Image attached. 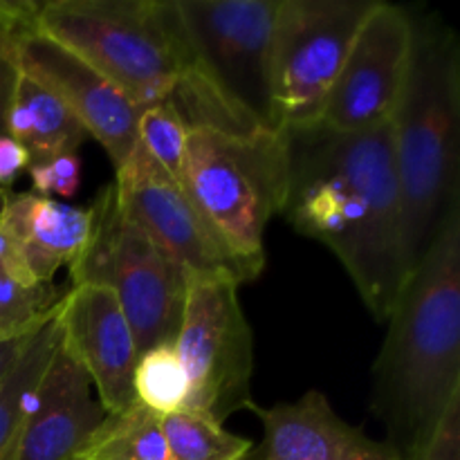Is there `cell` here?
Segmentation results:
<instances>
[{"mask_svg": "<svg viewBox=\"0 0 460 460\" xmlns=\"http://www.w3.org/2000/svg\"><path fill=\"white\" fill-rule=\"evenodd\" d=\"M283 135L281 216L340 259L373 319L386 322L411 274L391 121L353 133L313 124Z\"/></svg>", "mask_w": 460, "mask_h": 460, "instance_id": "6da1fadb", "label": "cell"}, {"mask_svg": "<svg viewBox=\"0 0 460 460\" xmlns=\"http://www.w3.org/2000/svg\"><path fill=\"white\" fill-rule=\"evenodd\" d=\"M373 364L371 413L402 458L418 452L460 395V205L404 281Z\"/></svg>", "mask_w": 460, "mask_h": 460, "instance_id": "7a4b0ae2", "label": "cell"}, {"mask_svg": "<svg viewBox=\"0 0 460 460\" xmlns=\"http://www.w3.org/2000/svg\"><path fill=\"white\" fill-rule=\"evenodd\" d=\"M411 18V57L391 115L409 270L422 259L449 211L460 205L458 39L440 18Z\"/></svg>", "mask_w": 460, "mask_h": 460, "instance_id": "3957f363", "label": "cell"}, {"mask_svg": "<svg viewBox=\"0 0 460 460\" xmlns=\"http://www.w3.org/2000/svg\"><path fill=\"white\" fill-rule=\"evenodd\" d=\"M36 30L61 43L137 108L169 102L196 70L175 0H52Z\"/></svg>", "mask_w": 460, "mask_h": 460, "instance_id": "277c9868", "label": "cell"}, {"mask_svg": "<svg viewBox=\"0 0 460 460\" xmlns=\"http://www.w3.org/2000/svg\"><path fill=\"white\" fill-rule=\"evenodd\" d=\"M178 182L229 250L263 272L265 227L281 216L288 193L283 130L191 128Z\"/></svg>", "mask_w": 460, "mask_h": 460, "instance_id": "5b68a950", "label": "cell"}, {"mask_svg": "<svg viewBox=\"0 0 460 460\" xmlns=\"http://www.w3.org/2000/svg\"><path fill=\"white\" fill-rule=\"evenodd\" d=\"M90 238L70 268L72 288L94 283L117 296L137 353L173 344L184 314L189 274L182 265L117 205L106 184L90 205Z\"/></svg>", "mask_w": 460, "mask_h": 460, "instance_id": "8992f818", "label": "cell"}, {"mask_svg": "<svg viewBox=\"0 0 460 460\" xmlns=\"http://www.w3.org/2000/svg\"><path fill=\"white\" fill-rule=\"evenodd\" d=\"M376 0H281L272 31L277 130L319 124L358 30Z\"/></svg>", "mask_w": 460, "mask_h": 460, "instance_id": "52a82bcc", "label": "cell"}, {"mask_svg": "<svg viewBox=\"0 0 460 460\" xmlns=\"http://www.w3.org/2000/svg\"><path fill=\"white\" fill-rule=\"evenodd\" d=\"M173 346L187 373V411L225 425L232 413L250 409L254 337L241 308L238 283L189 279Z\"/></svg>", "mask_w": 460, "mask_h": 460, "instance_id": "ba28073f", "label": "cell"}, {"mask_svg": "<svg viewBox=\"0 0 460 460\" xmlns=\"http://www.w3.org/2000/svg\"><path fill=\"white\" fill-rule=\"evenodd\" d=\"M281 0H175L200 70L259 126L272 111V31Z\"/></svg>", "mask_w": 460, "mask_h": 460, "instance_id": "9c48e42d", "label": "cell"}, {"mask_svg": "<svg viewBox=\"0 0 460 460\" xmlns=\"http://www.w3.org/2000/svg\"><path fill=\"white\" fill-rule=\"evenodd\" d=\"M112 189L121 211L146 229L182 265L189 279H225L243 286L261 277L229 250L182 184L142 144L115 171Z\"/></svg>", "mask_w": 460, "mask_h": 460, "instance_id": "30bf717a", "label": "cell"}, {"mask_svg": "<svg viewBox=\"0 0 460 460\" xmlns=\"http://www.w3.org/2000/svg\"><path fill=\"white\" fill-rule=\"evenodd\" d=\"M411 39V12L376 0L350 45L319 124L353 133L391 121L407 76Z\"/></svg>", "mask_w": 460, "mask_h": 460, "instance_id": "8fae6325", "label": "cell"}, {"mask_svg": "<svg viewBox=\"0 0 460 460\" xmlns=\"http://www.w3.org/2000/svg\"><path fill=\"white\" fill-rule=\"evenodd\" d=\"M18 70L54 94L97 139L115 171L139 144L135 106L117 85L61 43L30 27L18 40Z\"/></svg>", "mask_w": 460, "mask_h": 460, "instance_id": "7c38bea8", "label": "cell"}, {"mask_svg": "<svg viewBox=\"0 0 460 460\" xmlns=\"http://www.w3.org/2000/svg\"><path fill=\"white\" fill-rule=\"evenodd\" d=\"M58 323L63 344L88 373L106 413L128 409L139 353L117 296L94 283L75 286L58 301Z\"/></svg>", "mask_w": 460, "mask_h": 460, "instance_id": "4fadbf2b", "label": "cell"}, {"mask_svg": "<svg viewBox=\"0 0 460 460\" xmlns=\"http://www.w3.org/2000/svg\"><path fill=\"white\" fill-rule=\"evenodd\" d=\"M103 418L88 373L61 340L3 460H76Z\"/></svg>", "mask_w": 460, "mask_h": 460, "instance_id": "5bb4252c", "label": "cell"}, {"mask_svg": "<svg viewBox=\"0 0 460 460\" xmlns=\"http://www.w3.org/2000/svg\"><path fill=\"white\" fill-rule=\"evenodd\" d=\"M250 411L263 425V440L243 460H402L386 440L349 425L322 391L265 409L252 402Z\"/></svg>", "mask_w": 460, "mask_h": 460, "instance_id": "9a60e30c", "label": "cell"}, {"mask_svg": "<svg viewBox=\"0 0 460 460\" xmlns=\"http://www.w3.org/2000/svg\"><path fill=\"white\" fill-rule=\"evenodd\" d=\"M0 225L36 286L52 288L54 274L79 256L93 229L90 207H72L34 191L0 189Z\"/></svg>", "mask_w": 460, "mask_h": 460, "instance_id": "2e32d148", "label": "cell"}, {"mask_svg": "<svg viewBox=\"0 0 460 460\" xmlns=\"http://www.w3.org/2000/svg\"><path fill=\"white\" fill-rule=\"evenodd\" d=\"M4 135L30 151L34 162H49L76 153L88 133L49 90L18 72L12 103L4 117Z\"/></svg>", "mask_w": 460, "mask_h": 460, "instance_id": "e0dca14e", "label": "cell"}, {"mask_svg": "<svg viewBox=\"0 0 460 460\" xmlns=\"http://www.w3.org/2000/svg\"><path fill=\"white\" fill-rule=\"evenodd\" d=\"M61 301V299H58ZM58 301L49 310L34 335L30 337L22 353L18 355L16 364L0 385V460L12 445L13 434L21 425L25 409L30 404L31 391L36 389L43 377L58 341H61V323H58Z\"/></svg>", "mask_w": 460, "mask_h": 460, "instance_id": "ac0fdd59", "label": "cell"}, {"mask_svg": "<svg viewBox=\"0 0 460 460\" xmlns=\"http://www.w3.org/2000/svg\"><path fill=\"white\" fill-rule=\"evenodd\" d=\"M76 460H171L162 418L135 400L119 413H106Z\"/></svg>", "mask_w": 460, "mask_h": 460, "instance_id": "d6986e66", "label": "cell"}, {"mask_svg": "<svg viewBox=\"0 0 460 460\" xmlns=\"http://www.w3.org/2000/svg\"><path fill=\"white\" fill-rule=\"evenodd\" d=\"M162 429L171 460H243L254 447L252 440L187 409L162 418Z\"/></svg>", "mask_w": 460, "mask_h": 460, "instance_id": "ffe728a7", "label": "cell"}, {"mask_svg": "<svg viewBox=\"0 0 460 460\" xmlns=\"http://www.w3.org/2000/svg\"><path fill=\"white\" fill-rule=\"evenodd\" d=\"M187 373L173 344L144 350L135 364L133 394L142 407L164 418L184 409L187 402Z\"/></svg>", "mask_w": 460, "mask_h": 460, "instance_id": "44dd1931", "label": "cell"}, {"mask_svg": "<svg viewBox=\"0 0 460 460\" xmlns=\"http://www.w3.org/2000/svg\"><path fill=\"white\" fill-rule=\"evenodd\" d=\"M189 128L171 103H155L139 111L137 139L144 151L166 171L180 178Z\"/></svg>", "mask_w": 460, "mask_h": 460, "instance_id": "7402d4cb", "label": "cell"}, {"mask_svg": "<svg viewBox=\"0 0 460 460\" xmlns=\"http://www.w3.org/2000/svg\"><path fill=\"white\" fill-rule=\"evenodd\" d=\"M61 296L52 288H27L0 272V337L34 331Z\"/></svg>", "mask_w": 460, "mask_h": 460, "instance_id": "603a6c76", "label": "cell"}, {"mask_svg": "<svg viewBox=\"0 0 460 460\" xmlns=\"http://www.w3.org/2000/svg\"><path fill=\"white\" fill-rule=\"evenodd\" d=\"M36 3L0 0V135H4V117L12 103L18 79V40L36 25Z\"/></svg>", "mask_w": 460, "mask_h": 460, "instance_id": "cb8c5ba5", "label": "cell"}, {"mask_svg": "<svg viewBox=\"0 0 460 460\" xmlns=\"http://www.w3.org/2000/svg\"><path fill=\"white\" fill-rule=\"evenodd\" d=\"M402 460H460V395L449 402L431 438Z\"/></svg>", "mask_w": 460, "mask_h": 460, "instance_id": "d4e9b609", "label": "cell"}, {"mask_svg": "<svg viewBox=\"0 0 460 460\" xmlns=\"http://www.w3.org/2000/svg\"><path fill=\"white\" fill-rule=\"evenodd\" d=\"M49 169H52L54 189L52 196L63 198H75L81 187V160L76 153H63V155L49 160Z\"/></svg>", "mask_w": 460, "mask_h": 460, "instance_id": "484cf974", "label": "cell"}, {"mask_svg": "<svg viewBox=\"0 0 460 460\" xmlns=\"http://www.w3.org/2000/svg\"><path fill=\"white\" fill-rule=\"evenodd\" d=\"M31 157L22 144L16 139L0 135V189H9L16 182L18 175L30 169Z\"/></svg>", "mask_w": 460, "mask_h": 460, "instance_id": "4316f807", "label": "cell"}, {"mask_svg": "<svg viewBox=\"0 0 460 460\" xmlns=\"http://www.w3.org/2000/svg\"><path fill=\"white\" fill-rule=\"evenodd\" d=\"M0 272L9 274V277L16 279L18 283H22V286L27 288H43V286H36V283L31 281L25 265H22L21 256H18L16 247H13V243L9 241L7 234H4L3 225H0Z\"/></svg>", "mask_w": 460, "mask_h": 460, "instance_id": "83f0119b", "label": "cell"}, {"mask_svg": "<svg viewBox=\"0 0 460 460\" xmlns=\"http://www.w3.org/2000/svg\"><path fill=\"white\" fill-rule=\"evenodd\" d=\"M40 323H43V322H40ZM40 323H39V326H40ZM39 326H36V328H39ZM36 328H34V331H36ZM34 331L25 332V335H18V337H0V385H3V380L7 377V373L13 368L18 355L22 353V349L27 346L30 337L34 335Z\"/></svg>", "mask_w": 460, "mask_h": 460, "instance_id": "f1b7e54d", "label": "cell"}, {"mask_svg": "<svg viewBox=\"0 0 460 460\" xmlns=\"http://www.w3.org/2000/svg\"><path fill=\"white\" fill-rule=\"evenodd\" d=\"M27 171H30V178H31V184H34L36 196L52 198L54 180H52V169H49V162H34V164H30V169Z\"/></svg>", "mask_w": 460, "mask_h": 460, "instance_id": "f546056e", "label": "cell"}]
</instances>
